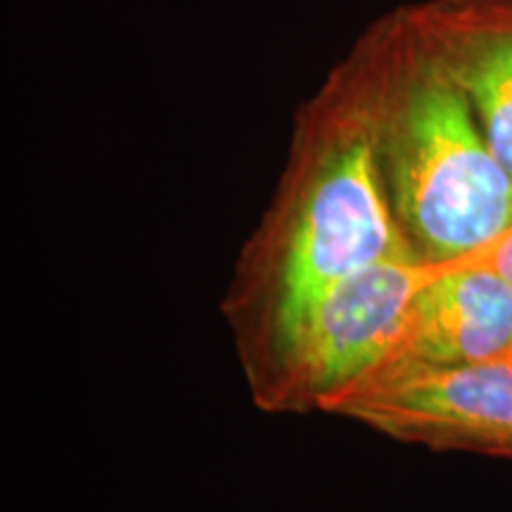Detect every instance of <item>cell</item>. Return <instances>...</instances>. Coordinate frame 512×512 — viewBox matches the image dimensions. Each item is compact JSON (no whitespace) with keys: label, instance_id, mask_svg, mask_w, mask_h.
Wrapping results in <instances>:
<instances>
[{"label":"cell","instance_id":"5","mask_svg":"<svg viewBox=\"0 0 512 512\" xmlns=\"http://www.w3.org/2000/svg\"><path fill=\"white\" fill-rule=\"evenodd\" d=\"M486 252L444 266L422 287L382 363L361 382L510 354L512 285Z\"/></svg>","mask_w":512,"mask_h":512},{"label":"cell","instance_id":"6","mask_svg":"<svg viewBox=\"0 0 512 512\" xmlns=\"http://www.w3.org/2000/svg\"><path fill=\"white\" fill-rule=\"evenodd\" d=\"M411 22L512 176V0H437Z\"/></svg>","mask_w":512,"mask_h":512},{"label":"cell","instance_id":"2","mask_svg":"<svg viewBox=\"0 0 512 512\" xmlns=\"http://www.w3.org/2000/svg\"><path fill=\"white\" fill-rule=\"evenodd\" d=\"M375 83L377 150L394 219L415 259L458 264L512 226V176L458 81L413 22Z\"/></svg>","mask_w":512,"mask_h":512},{"label":"cell","instance_id":"1","mask_svg":"<svg viewBox=\"0 0 512 512\" xmlns=\"http://www.w3.org/2000/svg\"><path fill=\"white\" fill-rule=\"evenodd\" d=\"M316 119L249 252L247 283L235 292L240 309L256 306L254 351L339 280L413 256L384 188L375 86L366 100L342 102Z\"/></svg>","mask_w":512,"mask_h":512},{"label":"cell","instance_id":"7","mask_svg":"<svg viewBox=\"0 0 512 512\" xmlns=\"http://www.w3.org/2000/svg\"><path fill=\"white\" fill-rule=\"evenodd\" d=\"M486 259L512 285V226L489 247Z\"/></svg>","mask_w":512,"mask_h":512},{"label":"cell","instance_id":"4","mask_svg":"<svg viewBox=\"0 0 512 512\" xmlns=\"http://www.w3.org/2000/svg\"><path fill=\"white\" fill-rule=\"evenodd\" d=\"M320 411L406 444L512 458V351L354 384Z\"/></svg>","mask_w":512,"mask_h":512},{"label":"cell","instance_id":"3","mask_svg":"<svg viewBox=\"0 0 512 512\" xmlns=\"http://www.w3.org/2000/svg\"><path fill=\"white\" fill-rule=\"evenodd\" d=\"M448 264L387 259L320 292L254 351V396L271 411L323 408L380 366L413 299Z\"/></svg>","mask_w":512,"mask_h":512}]
</instances>
